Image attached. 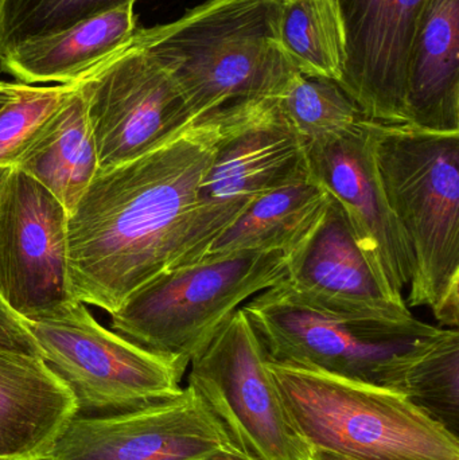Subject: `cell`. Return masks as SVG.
<instances>
[{"label": "cell", "instance_id": "cell-1", "mask_svg": "<svg viewBox=\"0 0 459 460\" xmlns=\"http://www.w3.org/2000/svg\"><path fill=\"white\" fill-rule=\"evenodd\" d=\"M220 137V110L150 153L99 170L67 215V278L84 305L115 313L177 260Z\"/></svg>", "mask_w": 459, "mask_h": 460}, {"label": "cell", "instance_id": "cell-2", "mask_svg": "<svg viewBox=\"0 0 459 460\" xmlns=\"http://www.w3.org/2000/svg\"><path fill=\"white\" fill-rule=\"evenodd\" d=\"M283 0H207L134 40L172 75L189 112L280 99L301 73L282 42Z\"/></svg>", "mask_w": 459, "mask_h": 460}, {"label": "cell", "instance_id": "cell-3", "mask_svg": "<svg viewBox=\"0 0 459 460\" xmlns=\"http://www.w3.org/2000/svg\"><path fill=\"white\" fill-rule=\"evenodd\" d=\"M372 158L412 261L409 307L459 324V132L369 120Z\"/></svg>", "mask_w": 459, "mask_h": 460}, {"label": "cell", "instance_id": "cell-4", "mask_svg": "<svg viewBox=\"0 0 459 460\" xmlns=\"http://www.w3.org/2000/svg\"><path fill=\"white\" fill-rule=\"evenodd\" d=\"M296 435L363 460H459V438L406 394L333 373L267 361Z\"/></svg>", "mask_w": 459, "mask_h": 460}, {"label": "cell", "instance_id": "cell-5", "mask_svg": "<svg viewBox=\"0 0 459 460\" xmlns=\"http://www.w3.org/2000/svg\"><path fill=\"white\" fill-rule=\"evenodd\" d=\"M267 358L403 392L407 378L442 327L337 315L307 307L283 284L242 305Z\"/></svg>", "mask_w": 459, "mask_h": 460}, {"label": "cell", "instance_id": "cell-6", "mask_svg": "<svg viewBox=\"0 0 459 460\" xmlns=\"http://www.w3.org/2000/svg\"><path fill=\"white\" fill-rule=\"evenodd\" d=\"M287 278L280 252H236L169 268L110 314L116 334L186 365L224 322L255 295Z\"/></svg>", "mask_w": 459, "mask_h": 460}, {"label": "cell", "instance_id": "cell-7", "mask_svg": "<svg viewBox=\"0 0 459 460\" xmlns=\"http://www.w3.org/2000/svg\"><path fill=\"white\" fill-rule=\"evenodd\" d=\"M310 174L306 145L279 100H245L220 108V137L170 268L199 261L256 199Z\"/></svg>", "mask_w": 459, "mask_h": 460}, {"label": "cell", "instance_id": "cell-8", "mask_svg": "<svg viewBox=\"0 0 459 460\" xmlns=\"http://www.w3.org/2000/svg\"><path fill=\"white\" fill-rule=\"evenodd\" d=\"M43 361L64 381L80 418L142 410L182 391L189 365L135 345L102 327L84 303L26 322Z\"/></svg>", "mask_w": 459, "mask_h": 460}, {"label": "cell", "instance_id": "cell-9", "mask_svg": "<svg viewBox=\"0 0 459 460\" xmlns=\"http://www.w3.org/2000/svg\"><path fill=\"white\" fill-rule=\"evenodd\" d=\"M267 361L240 307L190 359L188 385L248 458L307 460L310 447L291 426Z\"/></svg>", "mask_w": 459, "mask_h": 460}, {"label": "cell", "instance_id": "cell-10", "mask_svg": "<svg viewBox=\"0 0 459 460\" xmlns=\"http://www.w3.org/2000/svg\"><path fill=\"white\" fill-rule=\"evenodd\" d=\"M100 170L134 161L194 120L177 83L134 38L78 83Z\"/></svg>", "mask_w": 459, "mask_h": 460}, {"label": "cell", "instance_id": "cell-11", "mask_svg": "<svg viewBox=\"0 0 459 460\" xmlns=\"http://www.w3.org/2000/svg\"><path fill=\"white\" fill-rule=\"evenodd\" d=\"M0 295L24 322L78 303L67 278V212L34 178L11 167L0 194Z\"/></svg>", "mask_w": 459, "mask_h": 460}, {"label": "cell", "instance_id": "cell-12", "mask_svg": "<svg viewBox=\"0 0 459 460\" xmlns=\"http://www.w3.org/2000/svg\"><path fill=\"white\" fill-rule=\"evenodd\" d=\"M236 448L191 386L158 404L105 418L75 416L48 460H197Z\"/></svg>", "mask_w": 459, "mask_h": 460}, {"label": "cell", "instance_id": "cell-13", "mask_svg": "<svg viewBox=\"0 0 459 460\" xmlns=\"http://www.w3.org/2000/svg\"><path fill=\"white\" fill-rule=\"evenodd\" d=\"M306 148L310 172L341 208L385 296L410 308L403 294L411 281V256L377 180L368 119L337 139Z\"/></svg>", "mask_w": 459, "mask_h": 460}, {"label": "cell", "instance_id": "cell-14", "mask_svg": "<svg viewBox=\"0 0 459 460\" xmlns=\"http://www.w3.org/2000/svg\"><path fill=\"white\" fill-rule=\"evenodd\" d=\"M428 0H337L347 61L340 86L368 120L406 123L407 61Z\"/></svg>", "mask_w": 459, "mask_h": 460}, {"label": "cell", "instance_id": "cell-15", "mask_svg": "<svg viewBox=\"0 0 459 460\" xmlns=\"http://www.w3.org/2000/svg\"><path fill=\"white\" fill-rule=\"evenodd\" d=\"M286 291L307 307L357 318L401 322L410 308L393 305L356 243L340 205L331 197L314 228L286 253Z\"/></svg>", "mask_w": 459, "mask_h": 460}, {"label": "cell", "instance_id": "cell-16", "mask_svg": "<svg viewBox=\"0 0 459 460\" xmlns=\"http://www.w3.org/2000/svg\"><path fill=\"white\" fill-rule=\"evenodd\" d=\"M77 404L40 357L0 349V460L48 458Z\"/></svg>", "mask_w": 459, "mask_h": 460}, {"label": "cell", "instance_id": "cell-17", "mask_svg": "<svg viewBox=\"0 0 459 460\" xmlns=\"http://www.w3.org/2000/svg\"><path fill=\"white\" fill-rule=\"evenodd\" d=\"M404 119L459 132V0H428L410 46Z\"/></svg>", "mask_w": 459, "mask_h": 460}, {"label": "cell", "instance_id": "cell-18", "mask_svg": "<svg viewBox=\"0 0 459 460\" xmlns=\"http://www.w3.org/2000/svg\"><path fill=\"white\" fill-rule=\"evenodd\" d=\"M134 7L80 22L64 31L27 40L0 57V70L19 84H75L134 38Z\"/></svg>", "mask_w": 459, "mask_h": 460}, {"label": "cell", "instance_id": "cell-19", "mask_svg": "<svg viewBox=\"0 0 459 460\" xmlns=\"http://www.w3.org/2000/svg\"><path fill=\"white\" fill-rule=\"evenodd\" d=\"M13 167L34 178L66 209H75L99 172L85 102L75 84Z\"/></svg>", "mask_w": 459, "mask_h": 460}, {"label": "cell", "instance_id": "cell-20", "mask_svg": "<svg viewBox=\"0 0 459 460\" xmlns=\"http://www.w3.org/2000/svg\"><path fill=\"white\" fill-rule=\"evenodd\" d=\"M329 201L313 174L269 191L213 241L202 259L236 252L288 253L314 228Z\"/></svg>", "mask_w": 459, "mask_h": 460}, {"label": "cell", "instance_id": "cell-21", "mask_svg": "<svg viewBox=\"0 0 459 460\" xmlns=\"http://www.w3.org/2000/svg\"><path fill=\"white\" fill-rule=\"evenodd\" d=\"M280 32L304 77L341 80L347 35L337 0H283Z\"/></svg>", "mask_w": 459, "mask_h": 460}, {"label": "cell", "instance_id": "cell-22", "mask_svg": "<svg viewBox=\"0 0 459 460\" xmlns=\"http://www.w3.org/2000/svg\"><path fill=\"white\" fill-rule=\"evenodd\" d=\"M278 100L306 147L337 139L366 119L340 84L328 78L302 75Z\"/></svg>", "mask_w": 459, "mask_h": 460}, {"label": "cell", "instance_id": "cell-23", "mask_svg": "<svg viewBox=\"0 0 459 460\" xmlns=\"http://www.w3.org/2000/svg\"><path fill=\"white\" fill-rule=\"evenodd\" d=\"M459 438V332L444 329L407 378L403 392Z\"/></svg>", "mask_w": 459, "mask_h": 460}, {"label": "cell", "instance_id": "cell-24", "mask_svg": "<svg viewBox=\"0 0 459 460\" xmlns=\"http://www.w3.org/2000/svg\"><path fill=\"white\" fill-rule=\"evenodd\" d=\"M137 0H0V57L16 46L64 31Z\"/></svg>", "mask_w": 459, "mask_h": 460}, {"label": "cell", "instance_id": "cell-25", "mask_svg": "<svg viewBox=\"0 0 459 460\" xmlns=\"http://www.w3.org/2000/svg\"><path fill=\"white\" fill-rule=\"evenodd\" d=\"M73 89L75 84H19L15 99L0 110V166L15 164Z\"/></svg>", "mask_w": 459, "mask_h": 460}, {"label": "cell", "instance_id": "cell-26", "mask_svg": "<svg viewBox=\"0 0 459 460\" xmlns=\"http://www.w3.org/2000/svg\"><path fill=\"white\" fill-rule=\"evenodd\" d=\"M0 349L26 356L40 357V348L26 322L19 318L0 295Z\"/></svg>", "mask_w": 459, "mask_h": 460}, {"label": "cell", "instance_id": "cell-27", "mask_svg": "<svg viewBox=\"0 0 459 460\" xmlns=\"http://www.w3.org/2000/svg\"><path fill=\"white\" fill-rule=\"evenodd\" d=\"M19 83H5V81H0V110L11 100L15 99L16 93H18Z\"/></svg>", "mask_w": 459, "mask_h": 460}, {"label": "cell", "instance_id": "cell-28", "mask_svg": "<svg viewBox=\"0 0 459 460\" xmlns=\"http://www.w3.org/2000/svg\"><path fill=\"white\" fill-rule=\"evenodd\" d=\"M197 460H252L245 456L244 454L240 453L237 448H228V450L218 451L213 456H207V458Z\"/></svg>", "mask_w": 459, "mask_h": 460}, {"label": "cell", "instance_id": "cell-29", "mask_svg": "<svg viewBox=\"0 0 459 460\" xmlns=\"http://www.w3.org/2000/svg\"><path fill=\"white\" fill-rule=\"evenodd\" d=\"M307 460H363L350 458V456H340V454L331 453V451L317 450L312 448Z\"/></svg>", "mask_w": 459, "mask_h": 460}, {"label": "cell", "instance_id": "cell-30", "mask_svg": "<svg viewBox=\"0 0 459 460\" xmlns=\"http://www.w3.org/2000/svg\"><path fill=\"white\" fill-rule=\"evenodd\" d=\"M11 167L0 166V194H2L3 186L7 181L8 174H10Z\"/></svg>", "mask_w": 459, "mask_h": 460}, {"label": "cell", "instance_id": "cell-31", "mask_svg": "<svg viewBox=\"0 0 459 460\" xmlns=\"http://www.w3.org/2000/svg\"><path fill=\"white\" fill-rule=\"evenodd\" d=\"M38 460H48V458H45V459H38Z\"/></svg>", "mask_w": 459, "mask_h": 460}]
</instances>
